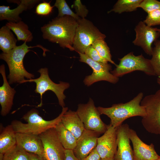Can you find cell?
I'll list each match as a JSON object with an SVG mask.
<instances>
[{
	"mask_svg": "<svg viewBox=\"0 0 160 160\" xmlns=\"http://www.w3.org/2000/svg\"><path fill=\"white\" fill-rule=\"evenodd\" d=\"M78 25L77 21L71 16L57 17L41 27V31L44 39L73 51V46Z\"/></svg>",
	"mask_w": 160,
	"mask_h": 160,
	"instance_id": "6da1fadb",
	"label": "cell"
},
{
	"mask_svg": "<svg viewBox=\"0 0 160 160\" xmlns=\"http://www.w3.org/2000/svg\"><path fill=\"white\" fill-rule=\"evenodd\" d=\"M35 47H39L42 49L43 56H46V52L49 51L39 44L29 47L27 45L26 42H25L22 45L17 46L9 52L7 53L2 52L0 54V59L6 62L9 67V73L8 78L9 84L15 83H20L25 80V78L29 79L34 78V75L29 73L25 69L23 60L25 55L29 51H32L29 49Z\"/></svg>",
	"mask_w": 160,
	"mask_h": 160,
	"instance_id": "7a4b0ae2",
	"label": "cell"
},
{
	"mask_svg": "<svg viewBox=\"0 0 160 160\" xmlns=\"http://www.w3.org/2000/svg\"><path fill=\"white\" fill-rule=\"evenodd\" d=\"M143 96V93L140 92L126 103L114 104L108 108L99 106L97 108L100 114L105 115L110 119V124L116 128L129 118L136 116L142 117L146 115L145 108L140 104Z\"/></svg>",
	"mask_w": 160,
	"mask_h": 160,
	"instance_id": "3957f363",
	"label": "cell"
},
{
	"mask_svg": "<svg viewBox=\"0 0 160 160\" xmlns=\"http://www.w3.org/2000/svg\"><path fill=\"white\" fill-rule=\"evenodd\" d=\"M68 109L67 107L62 108L61 112L57 117L52 120L47 121L44 119L39 115L37 110L32 109L22 117L27 123L14 120L11 124L16 132L30 133L39 135L49 129L54 128L61 122L63 115Z\"/></svg>",
	"mask_w": 160,
	"mask_h": 160,
	"instance_id": "277c9868",
	"label": "cell"
},
{
	"mask_svg": "<svg viewBox=\"0 0 160 160\" xmlns=\"http://www.w3.org/2000/svg\"><path fill=\"white\" fill-rule=\"evenodd\" d=\"M77 21L73 47L78 53H84L87 48L96 40L105 39L106 38V36L89 20L81 18Z\"/></svg>",
	"mask_w": 160,
	"mask_h": 160,
	"instance_id": "5b68a950",
	"label": "cell"
},
{
	"mask_svg": "<svg viewBox=\"0 0 160 160\" xmlns=\"http://www.w3.org/2000/svg\"><path fill=\"white\" fill-rule=\"evenodd\" d=\"M140 104L146 113L141 120L143 126L148 132L160 135V89L143 98Z\"/></svg>",
	"mask_w": 160,
	"mask_h": 160,
	"instance_id": "8992f818",
	"label": "cell"
},
{
	"mask_svg": "<svg viewBox=\"0 0 160 160\" xmlns=\"http://www.w3.org/2000/svg\"><path fill=\"white\" fill-rule=\"evenodd\" d=\"M119 63L116 65L111 73L119 78L135 71H140L147 75L156 76L150 59L145 58L143 54L135 55L130 52L119 59Z\"/></svg>",
	"mask_w": 160,
	"mask_h": 160,
	"instance_id": "52a82bcc",
	"label": "cell"
},
{
	"mask_svg": "<svg viewBox=\"0 0 160 160\" xmlns=\"http://www.w3.org/2000/svg\"><path fill=\"white\" fill-rule=\"evenodd\" d=\"M38 72L40 73L39 77L35 79L24 80L20 84L26 82H34L36 84V88L35 92L40 94L41 102L39 105L42 104L43 95L48 91L51 90L54 92L57 97L59 105L63 108L65 107L64 100L66 96L64 94V91L70 86L69 83L60 81L59 84L53 82L50 78L48 69L46 68H41Z\"/></svg>",
	"mask_w": 160,
	"mask_h": 160,
	"instance_id": "ba28073f",
	"label": "cell"
},
{
	"mask_svg": "<svg viewBox=\"0 0 160 160\" xmlns=\"http://www.w3.org/2000/svg\"><path fill=\"white\" fill-rule=\"evenodd\" d=\"M76 111L85 129L94 131L100 135L104 133L107 130L108 125L101 120V114L91 98L86 104H79Z\"/></svg>",
	"mask_w": 160,
	"mask_h": 160,
	"instance_id": "9c48e42d",
	"label": "cell"
},
{
	"mask_svg": "<svg viewBox=\"0 0 160 160\" xmlns=\"http://www.w3.org/2000/svg\"><path fill=\"white\" fill-rule=\"evenodd\" d=\"M79 61L88 64L92 69L93 72L85 78L84 84L89 86L95 82L102 81L116 84L119 81V78L111 73L112 66L108 63H102L95 61L88 57L84 53H79Z\"/></svg>",
	"mask_w": 160,
	"mask_h": 160,
	"instance_id": "30bf717a",
	"label": "cell"
},
{
	"mask_svg": "<svg viewBox=\"0 0 160 160\" xmlns=\"http://www.w3.org/2000/svg\"><path fill=\"white\" fill-rule=\"evenodd\" d=\"M44 148V156L47 160H64L65 149L60 142L54 128L39 135Z\"/></svg>",
	"mask_w": 160,
	"mask_h": 160,
	"instance_id": "8fae6325",
	"label": "cell"
},
{
	"mask_svg": "<svg viewBox=\"0 0 160 160\" xmlns=\"http://www.w3.org/2000/svg\"><path fill=\"white\" fill-rule=\"evenodd\" d=\"M134 30L136 36L132 43L135 45L140 47L146 54L151 56L152 44L158 40L160 33L156 30V28L147 25L143 21L139 22Z\"/></svg>",
	"mask_w": 160,
	"mask_h": 160,
	"instance_id": "7c38bea8",
	"label": "cell"
},
{
	"mask_svg": "<svg viewBox=\"0 0 160 160\" xmlns=\"http://www.w3.org/2000/svg\"><path fill=\"white\" fill-rule=\"evenodd\" d=\"M116 130L110 124L103 135L98 138L95 149L101 159H114L117 149Z\"/></svg>",
	"mask_w": 160,
	"mask_h": 160,
	"instance_id": "4fadbf2b",
	"label": "cell"
},
{
	"mask_svg": "<svg viewBox=\"0 0 160 160\" xmlns=\"http://www.w3.org/2000/svg\"><path fill=\"white\" fill-rule=\"evenodd\" d=\"M130 129L127 124L117 127V149L114 158L115 160H134L133 150L130 144Z\"/></svg>",
	"mask_w": 160,
	"mask_h": 160,
	"instance_id": "5bb4252c",
	"label": "cell"
},
{
	"mask_svg": "<svg viewBox=\"0 0 160 160\" xmlns=\"http://www.w3.org/2000/svg\"><path fill=\"white\" fill-rule=\"evenodd\" d=\"M129 137L133 145L134 160H156L160 156L153 143L149 145L144 143L136 131L130 128Z\"/></svg>",
	"mask_w": 160,
	"mask_h": 160,
	"instance_id": "9a60e30c",
	"label": "cell"
},
{
	"mask_svg": "<svg viewBox=\"0 0 160 160\" xmlns=\"http://www.w3.org/2000/svg\"><path fill=\"white\" fill-rule=\"evenodd\" d=\"M100 134L93 131L85 129L77 139L76 145L73 150L75 156L82 160L96 148Z\"/></svg>",
	"mask_w": 160,
	"mask_h": 160,
	"instance_id": "2e32d148",
	"label": "cell"
},
{
	"mask_svg": "<svg viewBox=\"0 0 160 160\" xmlns=\"http://www.w3.org/2000/svg\"><path fill=\"white\" fill-rule=\"evenodd\" d=\"M17 145L28 153L44 156L42 142L39 135L16 132Z\"/></svg>",
	"mask_w": 160,
	"mask_h": 160,
	"instance_id": "e0dca14e",
	"label": "cell"
},
{
	"mask_svg": "<svg viewBox=\"0 0 160 160\" xmlns=\"http://www.w3.org/2000/svg\"><path fill=\"white\" fill-rule=\"evenodd\" d=\"M39 0H21L17 1L18 6L13 9L9 7L4 5L0 6V20H6L8 22L17 23L21 20L19 15L24 11L33 8Z\"/></svg>",
	"mask_w": 160,
	"mask_h": 160,
	"instance_id": "ac0fdd59",
	"label": "cell"
},
{
	"mask_svg": "<svg viewBox=\"0 0 160 160\" xmlns=\"http://www.w3.org/2000/svg\"><path fill=\"white\" fill-rule=\"evenodd\" d=\"M0 73L3 80L2 85L0 87L1 114L2 116H4L9 113L12 108L16 91L10 87L7 81L4 64L1 65L0 66Z\"/></svg>",
	"mask_w": 160,
	"mask_h": 160,
	"instance_id": "d6986e66",
	"label": "cell"
},
{
	"mask_svg": "<svg viewBox=\"0 0 160 160\" xmlns=\"http://www.w3.org/2000/svg\"><path fill=\"white\" fill-rule=\"evenodd\" d=\"M61 122L77 139L85 129L84 125L76 111L68 110L63 115Z\"/></svg>",
	"mask_w": 160,
	"mask_h": 160,
	"instance_id": "ffe728a7",
	"label": "cell"
},
{
	"mask_svg": "<svg viewBox=\"0 0 160 160\" xmlns=\"http://www.w3.org/2000/svg\"><path fill=\"white\" fill-rule=\"evenodd\" d=\"M16 134L11 124L4 128L0 134V153L4 154L17 145Z\"/></svg>",
	"mask_w": 160,
	"mask_h": 160,
	"instance_id": "44dd1931",
	"label": "cell"
},
{
	"mask_svg": "<svg viewBox=\"0 0 160 160\" xmlns=\"http://www.w3.org/2000/svg\"><path fill=\"white\" fill-rule=\"evenodd\" d=\"M54 128L58 138L64 148L73 150L76 145L77 140L75 136L61 122Z\"/></svg>",
	"mask_w": 160,
	"mask_h": 160,
	"instance_id": "7402d4cb",
	"label": "cell"
},
{
	"mask_svg": "<svg viewBox=\"0 0 160 160\" xmlns=\"http://www.w3.org/2000/svg\"><path fill=\"white\" fill-rule=\"evenodd\" d=\"M5 25L15 33L17 40L26 42L32 40V33L29 30L28 25L22 20L17 23L8 22Z\"/></svg>",
	"mask_w": 160,
	"mask_h": 160,
	"instance_id": "603a6c76",
	"label": "cell"
},
{
	"mask_svg": "<svg viewBox=\"0 0 160 160\" xmlns=\"http://www.w3.org/2000/svg\"><path fill=\"white\" fill-rule=\"evenodd\" d=\"M17 39L11 30L6 25L0 29V49L4 53H8L16 46Z\"/></svg>",
	"mask_w": 160,
	"mask_h": 160,
	"instance_id": "cb8c5ba5",
	"label": "cell"
},
{
	"mask_svg": "<svg viewBox=\"0 0 160 160\" xmlns=\"http://www.w3.org/2000/svg\"><path fill=\"white\" fill-rule=\"evenodd\" d=\"M143 0H118L113 6L112 9L108 12V13L113 12L121 14L124 12H131L136 11Z\"/></svg>",
	"mask_w": 160,
	"mask_h": 160,
	"instance_id": "d4e9b609",
	"label": "cell"
},
{
	"mask_svg": "<svg viewBox=\"0 0 160 160\" xmlns=\"http://www.w3.org/2000/svg\"><path fill=\"white\" fill-rule=\"evenodd\" d=\"M3 160H30L29 153L16 145L4 154Z\"/></svg>",
	"mask_w": 160,
	"mask_h": 160,
	"instance_id": "484cf974",
	"label": "cell"
},
{
	"mask_svg": "<svg viewBox=\"0 0 160 160\" xmlns=\"http://www.w3.org/2000/svg\"><path fill=\"white\" fill-rule=\"evenodd\" d=\"M92 45L97 51L101 57L115 66L116 65L112 60L109 48L104 39L97 40Z\"/></svg>",
	"mask_w": 160,
	"mask_h": 160,
	"instance_id": "4316f807",
	"label": "cell"
},
{
	"mask_svg": "<svg viewBox=\"0 0 160 160\" xmlns=\"http://www.w3.org/2000/svg\"><path fill=\"white\" fill-rule=\"evenodd\" d=\"M154 43L155 47L153 48L150 61L156 76L160 77V40H157Z\"/></svg>",
	"mask_w": 160,
	"mask_h": 160,
	"instance_id": "83f0119b",
	"label": "cell"
},
{
	"mask_svg": "<svg viewBox=\"0 0 160 160\" xmlns=\"http://www.w3.org/2000/svg\"><path fill=\"white\" fill-rule=\"evenodd\" d=\"M54 6L58 9V17L69 16L73 17L77 21L81 18L71 10L65 0H56Z\"/></svg>",
	"mask_w": 160,
	"mask_h": 160,
	"instance_id": "f1b7e54d",
	"label": "cell"
},
{
	"mask_svg": "<svg viewBox=\"0 0 160 160\" xmlns=\"http://www.w3.org/2000/svg\"><path fill=\"white\" fill-rule=\"evenodd\" d=\"M143 22L150 27L160 25V9L148 13L146 18Z\"/></svg>",
	"mask_w": 160,
	"mask_h": 160,
	"instance_id": "f546056e",
	"label": "cell"
},
{
	"mask_svg": "<svg viewBox=\"0 0 160 160\" xmlns=\"http://www.w3.org/2000/svg\"><path fill=\"white\" fill-rule=\"evenodd\" d=\"M139 8L148 13L160 9V1L157 0H143L140 4Z\"/></svg>",
	"mask_w": 160,
	"mask_h": 160,
	"instance_id": "4dcf8cb0",
	"label": "cell"
},
{
	"mask_svg": "<svg viewBox=\"0 0 160 160\" xmlns=\"http://www.w3.org/2000/svg\"><path fill=\"white\" fill-rule=\"evenodd\" d=\"M49 2L44 1L39 4L36 7L35 13L38 15L46 16L49 15L52 12L54 6H52Z\"/></svg>",
	"mask_w": 160,
	"mask_h": 160,
	"instance_id": "1f68e13d",
	"label": "cell"
},
{
	"mask_svg": "<svg viewBox=\"0 0 160 160\" xmlns=\"http://www.w3.org/2000/svg\"><path fill=\"white\" fill-rule=\"evenodd\" d=\"M71 7L75 9L76 14L81 18H85L88 14V10L80 0H75Z\"/></svg>",
	"mask_w": 160,
	"mask_h": 160,
	"instance_id": "d6a6232c",
	"label": "cell"
},
{
	"mask_svg": "<svg viewBox=\"0 0 160 160\" xmlns=\"http://www.w3.org/2000/svg\"><path fill=\"white\" fill-rule=\"evenodd\" d=\"M92 60L98 62L108 63V62L100 56L97 51L91 45L86 49L84 53Z\"/></svg>",
	"mask_w": 160,
	"mask_h": 160,
	"instance_id": "836d02e7",
	"label": "cell"
},
{
	"mask_svg": "<svg viewBox=\"0 0 160 160\" xmlns=\"http://www.w3.org/2000/svg\"><path fill=\"white\" fill-rule=\"evenodd\" d=\"M100 157L95 148L86 157L82 160H100Z\"/></svg>",
	"mask_w": 160,
	"mask_h": 160,
	"instance_id": "e575fe53",
	"label": "cell"
},
{
	"mask_svg": "<svg viewBox=\"0 0 160 160\" xmlns=\"http://www.w3.org/2000/svg\"><path fill=\"white\" fill-rule=\"evenodd\" d=\"M64 160H79L75 156L73 151L65 149Z\"/></svg>",
	"mask_w": 160,
	"mask_h": 160,
	"instance_id": "d590c367",
	"label": "cell"
},
{
	"mask_svg": "<svg viewBox=\"0 0 160 160\" xmlns=\"http://www.w3.org/2000/svg\"><path fill=\"white\" fill-rule=\"evenodd\" d=\"M30 160H47L44 156H41L38 155L29 153Z\"/></svg>",
	"mask_w": 160,
	"mask_h": 160,
	"instance_id": "8d00e7d4",
	"label": "cell"
},
{
	"mask_svg": "<svg viewBox=\"0 0 160 160\" xmlns=\"http://www.w3.org/2000/svg\"><path fill=\"white\" fill-rule=\"evenodd\" d=\"M4 154L0 153V160H3Z\"/></svg>",
	"mask_w": 160,
	"mask_h": 160,
	"instance_id": "74e56055",
	"label": "cell"
},
{
	"mask_svg": "<svg viewBox=\"0 0 160 160\" xmlns=\"http://www.w3.org/2000/svg\"><path fill=\"white\" fill-rule=\"evenodd\" d=\"M157 83L160 86V77H158L157 79Z\"/></svg>",
	"mask_w": 160,
	"mask_h": 160,
	"instance_id": "f35d334b",
	"label": "cell"
},
{
	"mask_svg": "<svg viewBox=\"0 0 160 160\" xmlns=\"http://www.w3.org/2000/svg\"><path fill=\"white\" fill-rule=\"evenodd\" d=\"M100 160H115L114 159H100Z\"/></svg>",
	"mask_w": 160,
	"mask_h": 160,
	"instance_id": "ab89813d",
	"label": "cell"
},
{
	"mask_svg": "<svg viewBox=\"0 0 160 160\" xmlns=\"http://www.w3.org/2000/svg\"><path fill=\"white\" fill-rule=\"evenodd\" d=\"M156 30L160 33V28H156Z\"/></svg>",
	"mask_w": 160,
	"mask_h": 160,
	"instance_id": "60d3db41",
	"label": "cell"
},
{
	"mask_svg": "<svg viewBox=\"0 0 160 160\" xmlns=\"http://www.w3.org/2000/svg\"><path fill=\"white\" fill-rule=\"evenodd\" d=\"M156 160H160V156L159 157L158 159H156Z\"/></svg>",
	"mask_w": 160,
	"mask_h": 160,
	"instance_id": "b9f144b4",
	"label": "cell"
}]
</instances>
